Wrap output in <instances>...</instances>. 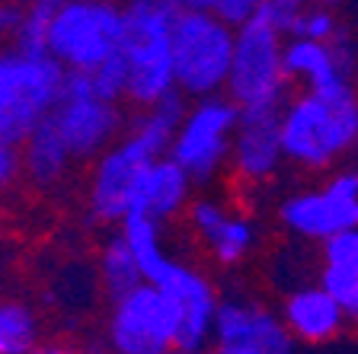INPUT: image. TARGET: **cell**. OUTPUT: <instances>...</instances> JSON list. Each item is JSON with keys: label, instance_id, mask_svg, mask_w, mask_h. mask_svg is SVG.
<instances>
[{"label": "cell", "instance_id": "1", "mask_svg": "<svg viewBox=\"0 0 358 354\" xmlns=\"http://www.w3.org/2000/svg\"><path fill=\"white\" fill-rule=\"evenodd\" d=\"M186 99L189 96L173 89L170 96L141 109L131 125L93 160L87 182V207L93 221L115 223V227L125 221V214L131 211V195L141 182L144 170L154 160L170 154L173 134L189 109Z\"/></svg>", "mask_w": 358, "mask_h": 354}, {"label": "cell", "instance_id": "2", "mask_svg": "<svg viewBox=\"0 0 358 354\" xmlns=\"http://www.w3.org/2000/svg\"><path fill=\"white\" fill-rule=\"evenodd\" d=\"M285 160L307 172L336 170L358 144V83L304 89L282 109Z\"/></svg>", "mask_w": 358, "mask_h": 354}, {"label": "cell", "instance_id": "3", "mask_svg": "<svg viewBox=\"0 0 358 354\" xmlns=\"http://www.w3.org/2000/svg\"><path fill=\"white\" fill-rule=\"evenodd\" d=\"M179 0H125L122 3V58L128 64V103L148 109L176 89L173 26Z\"/></svg>", "mask_w": 358, "mask_h": 354}, {"label": "cell", "instance_id": "4", "mask_svg": "<svg viewBox=\"0 0 358 354\" xmlns=\"http://www.w3.org/2000/svg\"><path fill=\"white\" fill-rule=\"evenodd\" d=\"M234 48H237V26L211 10L182 7L173 26L176 89L189 99L227 93Z\"/></svg>", "mask_w": 358, "mask_h": 354}, {"label": "cell", "instance_id": "5", "mask_svg": "<svg viewBox=\"0 0 358 354\" xmlns=\"http://www.w3.org/2000/svg\"><path fill=\"white\" fill-rule=\"evenodd\" d=\"M64 67L52 54H29L10 45L0 48V140L22 147L32 128L58 105Z\"/></svg>", "mask_w": 358, "mask_h": 354}, {"label": "cell", "instance_id": "6", "mask_svg": "<svg viewBox=\"0 0 358 354\" xmlns=\"http://www.w3.org/2000/svg\"><path fill=\"white\" fill-rule=\"evenodd\" d=\"M122 3L64 0L48 32V54L67 74H93L122 52Z\"/></svg>", "mask_w": 358, "mask_h": 354}, {"label": "cell", "instance_id": "7", "mask_svg": "<svg viewBox=\"0 0 358 354\" xmlns=\"http://www.w3.org/2000/svg\"><path fill=\"white\" fill-rule=\"evenodd\" d=\"M240 125V105L227 93L192 99L170 144V156L192 176L195 185H208L231 166L234 134Z\"/></svg>", "mask_w": 358, "mask_h": 354}, {"label": "cell", "instance_id": "8", "mask_svg": "<svg viewBox=\"0 0 358 354\" xmlns=\"http://www.w3.org/2000/svg\"><path fill=\"white\" fill-rule=\"evenodd\" d=\"M285 42H288L285 32L272 29L268 22L256 20V16L237 29L227 96L240 109L288 103L291 77L285 67Z\"/></svg>", "mask_w": 358, "mask_h": 354}, {"label": "cell", "instance_id": "9", "mask_svg": "<svg viewBox=\"0 0 358 354\" xmlns=\"http://www.w3.org/2000/svg\"><path fill=\"white\" fill-rule=\"evenodd\" d=\"M179 335V310L164 290L144 281L115 297L106 325L112 354H170Z\"/></svg>", "mask_w": 358, "mask_h": 354}, {"label": "cell", "instance_id": "10", "mask_svg": "<svg viewBox=\"0 0 358 354\" xmlns=\"http://www.w3.org/2000/svg\"><path fill=\"white\" fill-rule=\"evenodd\" d=\"M52 121L58 125L74 163L96 160L125 125L119 103L96 93L90 74H64V89L52 109Z\"/></svg>", "mask_w": 358, "mask_h": 354}, {"label": "cell", "instance_id": "11", "mask_svg": "<svg viewBox=\"0 0 358 354\" xmlns=\"http://www.w3.org/2000/svg\"><path fill=\"white\" fill-rule=\"evenodd\" d=\"M278 221L288 233L310 243L358 227V166L329 172L317 189H301L278 205Z\"/></svg>", "mask_w": 358, "mask_h": 354}, {"label": "cell", "instance_id": "12", "mask_svg": "<svg viewBox=\"0 0 358 354\" xmlns=\"http://www.w3.org/2000/svg\"><path fill=\"white\" fill-rule=\"evenodd\" d=\"M144 281L157 284L164 290L179 310V335H176V348L182 351H205L215 339V319H217V297L215 284H211L199 268L179 262V258L166 256L154 272Z\"/></svg>", "mask_w": 358, "mask_h": 354}, {"label": "cell", "instance_id": "13", "mask_svg": "<svg viewBox=\"0 0 358 354\" xmlns=\"http://www.w3.org/2000/svg\"><path fill=\"white\" fill-rule=\"evenodd\" d=\"M211 354H294V335L282 313L253 297H224L215 319Z\"/></svg>", "mask_w": 358, "mask_h": 354}, {"label": "cell", "instance_id": "14", "mask_svg": "<svg viewBox=\"0 0 358 354\" xmlns=\"http://www.w3.org/2000/svg\"><path fill=\"white\" fill-rule=\"evenodd\" d=\"M282 109L285 105L240 109V125L231 150V170L240 182H268L282 170V163H288L282 140Z\"/></svg>", "mask_w": 358, "mask_h": 354}, {"label": "cell", "instance_id": "15", "mask_svg": "<svg viewBox=\"0 0 358 354\" xmlns=\"http://www.w3.org/2000/svg\"><path fill=\"white\" fill-rule=\"evenodd\" d=\"M285 67H288L291 83H301L304 89H333L358 83V58L349 36L336 42L291 36L285 42Z\"/></svg>", "mask_w": 358, "mask_h": 354}, {"label": "cell", "instance_id": "16", "mask_svg": "<svg viewBox=\"0 0 358 354\" xmlns=\"http://www.w3.org/2000/svg\"><path fill=\"white\" fill-rule=\"evenodd\" d=\"M189 223L199 233V239L208 246V252L215 256L217 265H240L250 258V252L256 249V223L243 214H234L231 207L221 198H192L189 205Z\"/></svg>", "mask_w": 358, "mask_h": 354}, {"label": "cell", "instance_id": "17", "mask_svg": "<svg viewBox=\"0 0 358 354\" xmlns=\"http://www.w3.org/2000/svg\"><path fill=\"white\" fill-rule=\"evenodd\" d=\"M282 319L288 325V332L294 335V341L304 345H323L343 335V329L349 325L343 303L336 300L320 281L317 284H301L294 288L282 303Z\"/></svg>", "mask_w": 358, "mask_h": 354}, {"label": "cell", "instance_id": "18", "mask_svg": "<svg viewBox=\"0 0 358 354\" xmlns=\"http://www.w3.org/2000/svg\"><path fill=\"white\" fill-rule=\"evenodd\" d=\"M192 185H195L192 176L166 154L144 170L141 182H138V189L131 195V211L166 223L173 217H179L182 211H189V205H192Z\"/></svg>", "mask_w": 358, "mask_h": 354}, {"label": "cell", "instance_id": "19", "mask_svg": "<svg viewBox=\"0 0 358 354\" xmlns=\"http://www.w3.org/2000/svg\"><path fill=\"white\" fill-rule=\"evenodd\" d=\"M74 166V156L67 150L58 125L52 121V112L32 128V134L22 140V170L29 172L36 185H55Z\"/></svg>", "mask_w": 358, "mask_h": 354}, {"label": "cell", "instance_id": "20", "mask_svg": "<svg viewBox=\"0 0 358 354\" xmlns=\"http://www.w3.org/2000/svg\"><path fill=\"white\" fill-rule=\"evenodd\" d=\"M96 272H99V284L106 288V294L115 297L134 290L138 284H144V272L138 265V256L131 252L128 239L122 233H112L96 256Z\"/></svg>", "mask_w": 358, "mask_h": 354}, {"label": "cell", "instance_id": "21", "mask_svg": "<svg viewBox=\"0 0 358 354\" xmlns=\"http://www.w3.org/2000/svg\"><path fill=\"white\" fill-rule=\"evenodd\" d=\"M38 348V316L29 303L0 297V354H32Z\"/></svg>", "mask_w": 358, "mask_h": 354}, {"label": "cell", "instance_id": "22", "mask_svg": "<svg viewBox=\"0 0 358 354\" xmlns=\"http://www.w3.org/2000/svg\"><path fill=\"white\" fill-rule=\"evenodd\" d=\"M64 0H26L20 7V22H16L13 45L29 54H48V32L58 16Z\"/></svg>", "mask_w": 358, "mask_h": 354}, {"label": "cell", "instance_id": "23", "mask_svg": "<svg viewBox=\"0 0 358 354\" xmlns=\"http://www.w3.org/2000/svg\"><path fill=\"white\" fill-rule=\"evenodd\" d=\"M313 38V42H336L343 38L345 29L339 16H336V7H304L298 10L294 22H291L288 38Z\"/></svg>", "mask_w": 358, "mask_h": 354}, {"label": "cell", "instance_id": "24", "mask_svg": "<svg viewBox=\"0 0 358 354\" xmlns=\"http://www.w3.org/2000/svg\"><path fill=\"white\" fill-rule=\"evenodd\" d=\"M320 284L343 303L349 323L358 325V265H323Z\"/></svg>", "mask_w": 358, "mask_h": 354}, {"label": "cell", "instance_id": "25", "mask_svg": "<svg viewBox=\"0 0 358 354\" xmlns=\"http://www.w3.org/2000/svg\"><path fill=\"white\" fill-rule=\"evenodd\" d=\"M90 77H93L96 93H103L106 99L122 103V99L128 96V64H125V58H122V52L115 54V58H109L99 71H93Z\"/></svg>", "mask_w": 358, "mask_h": 354}, {"label": "cell", "instance_id": "26", "mask_svg": "<svg viewBox=\"0 0 358 354\" xmlns=\"http://www.w3.org/2000/svg\"><path fill=\"white\" fill-rule=\"evenodd\" d=\"M266 3V0H211V13H217L221 20H227L231 26H243V22H250L256 13H259V7Z\"/></svg>", "mask_w": 358, "mask_h": 354}, {"label": "cell", "instance_id": "27", "mask_svg": "<svg viewBox=\"0 0 358 354\" xmlns=\"http://www.w3.org/2000/svg\"><path fill=\"white\" fill-rule=\"evenodd\" d=\"M20 170H22V154H16L13 144L0 140V192H7L10 185H13Z\"/></svg>", "mask_w": 358, "mask_h": 354}, {"label": "cell", "instance_id": "28", "mask_svg": "<svg viewBox=\"0 0 358 354\" xmlns=\"http://www.w3.org/2000/svg\"><path fill=\"white\" fill-rule=\"evenodd\" d=\"M16 22H20V7H16V3H7V0H0V48H3L7 42H13Z\"/></svg>", "mask_w": 358, "mask_h": 354}, {"label": "cell", "instance_id": "29", "mask_svg": "<svg viewBox=\"0 0 358 354\" xmlns=\"http://www.w3.org/2000/svg\"><path fill=\"white\" fill-rule=\"evenodd\" d=\"M278 3H285L291 10H304V7H339L343 0H278Z\"/></svg>", "mask_w": 358, "mask_h": 354}, {"label": "cell", "instance_id": "30", "mask_svg": "<svg viewBox=\"0 0 358 354\" xmlns=\"http://www.w3.org/2000/svg\"><path fill=\"white\" fill-rule=\"evenodd\" d=\"M32 354H74V351H67V348H61V345H42V348H36Z\"/></svg>", "mask_w": 358, "mask_h": 354}, {"label": "cell", "instance_id": "31", "mask_svg": "<svg viewBox=\"0 0 358 354\" xmlns=\"http://www.w3.org/2000/svg\"><path fill=\"white\" fill-rule=\"evenodd\" d=\"M179 3L189 10H211V0H179Z\"/></svg>", "mask_w": 358, "mask_h": 354}, {"label": "cell", "instance_id": "32", "mask_svg": "<svg viewBox=\"0 0 358 354\" xmlns=\"http://www.w3.org/2000/svg\"><path fill=\"white\" fill-rule=\"evenodd\" d=\"M355 166H358V144H355Z\"/></svg>", "mask_w": 358, "mask_h": 354}]
</instances>
